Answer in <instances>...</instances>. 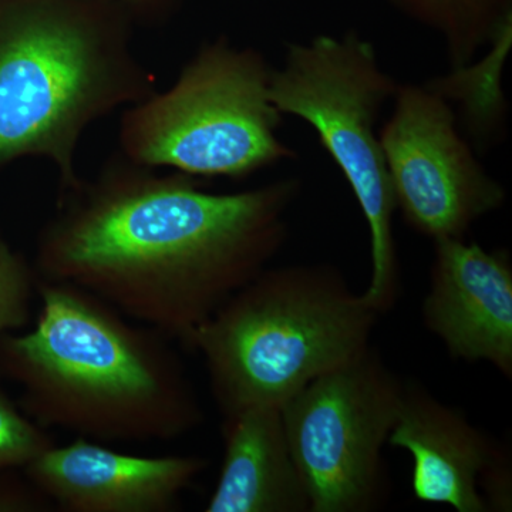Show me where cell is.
<instances>
[{
    "label": "cell",
    "instance_id": "1",
    "mask_svg": "<svg viewBox=\"0 0 512 512\" xmlns=\"http://www.w3.org/2000/svg\"><path fill=\"white\" fill-rule=\"evenodd\" d=\"M299 178L215 194L114 154L59 192L37 238L39 279L93 293L187 348L202 323L268 268L288 238Z\"/></svg>",
    "mask_w": 512,
    "mask_h": 512
},
{
    "label": "cell",
    "instance_id": "2",
    "mask_svg": "<svg viewBox=\"0 0 512 512\" xmlns=\"http://www.w3.org/2000/svg\"><path fill=\"white\" fill-rule=\"evenodd\" d=\"M37 296L35 326L0 340V373L36 424L97 443H150L204 423L170 339L74 285L37 279Z\"/></svg>",
    "mask_w": 512,
    "mask_h": 512
},
{
    "label": "cell",
    "instance_id": "3",
    "mask_svg": "<svg viewBox=\"0 0 512 512\" xmlns=\"http://www.w3.org/2000/svg\"><path fill=\"white\" fill-rule=\"evenodd\" d=\"M157 92L126 22L97 0H16L0 9V167L55 165L59 192L79 183L87 128Z\"/></svg>",
    "mask_w": 512,
    "mask_h": 512
},
{
    "label": "cell",
    "instance_id": "4",
    "mask_svg": "<svg viewBox=\"0 0 512 512\" xmlns=\"http://www.w3.org/2000/svg\"><path fill=\"white\" fill-rule=\"evenodd\" d=\"M380 316L336 266H268L202 323L187 348L204 359L225 417L284 406L370 346Z\"/></svg>",
    "mask_w": 512,
    "mask_h": 512
},
{
    "label": "cell",
    "instance_id": "5",
    "mask_svg": "<svg viewBox=\"0 0 512 512\" xmlns=\"http://www.w3.org/2000/svg\"><path fill=\"white\" fill-rule=\"evenodd\" d=\"M274 67L255 47L218 37L198 47L163 93L131 104L120 123V153L150 168L195 178L244 180L293 160L271 99Z\"/></svg>",
    "mask_w": 512,
    "mask_h": 512
},
{
    "label": "cell",
    "instance_id": "6",
    "mask_svg": "<svg viewBox=\"0 0 512 512\" xmlns=\"http://www.w3.org/2000/svg\"><path fill=\"white\" fill-rule=\"evenodd\" d=\"M399 84L383 69L373 43L356 32L289 43L271 80L276 109L312 127L363 212L372 272L362 296L380 315L397 301L400 271L397 211L377 124Z\"/></svg>",
    "mask_w": 512,
    "mask_h": 512
},
{
    "label": "cell",
    "instance_id": "7",
    "mask_svg": "<svg viewBox=\"0 0 512 512\" xmlns=\"http://www.w3.org/2000/svg\"><path fill=\"white\" fill-rule=\"evenodd\" d=\"M402 396L403 382L367 346L281 407L311 512H367L380 504L383 447Z\"/></svg>",
    "mask_w": 512,
    "mask_h": 512
},
{
    "label": "cell",
    "instance_id": "8",
    "mask_svg": "<svg viewBox=\"0 0 512 512\" xmlns=\"http://www.w3.org/2000/svg\"><path fill=\"white\" fill-rule=\"evenodd\" d=\"M379 130L396 211L433 241L466 238L507 192L461 136L453 101L436 82L400 83Z\"/></svg>",
    "mask_w": 512,
    "mask_h": 512
},
{
    "label": "cell",
    "instance_id": "9",
    "mask_svg": "<svg viewBox=\"0 0 512 512\" xmlns=\"http://www.w3.org/2000/svg\"><path fill=\"white\" fill-rule=\"evenodd\" d=\"M424 325L448 355L487 362L512 376V264L507 249L488 251L466 238L434 241Z\"/></svg>",
    "mask_w": 512,
    "mask_h": 512
},
{
    "label": "cell",
    "instance_id": "10",
    "mask_svg": "<svg viewBox=\"0 0 512 512\" xmlns=\"http://www.w3.org/2000/svg\"><path fill=\"white\" fill-rule=\"evenodd\" d=\"M207 466L201 456H131L76 437L22 471L62 511L167 512Z\"/></svg>",
    "mask_w": 512,
    "mask_h": 512
},
{
    "label": "cell",
    "instance_id": "11",
    "mask_svg": "<svg viewBox=\"0 0 512 512\" xmlns=\"http://www.w3.org/2000/svg\"><path fill=\"white\" fill-rule=\"evenodd\" d=\"M387 444L412 456L414 497L458 512H487L480 477L498 447L456 407L416 383H403Z\"/></svg>",
    "mask_w": 512,
    "mask_h": 512
},
{
    "label": "cell",
    "instance_id": "12",
    "mask_svg": "<svg viewBox=\"0 0 512 512\" xmlns=\"http://www.w3.org/2000/svg\"><path fill=\"white\" fill-rule=\"evenodd\" d=\"M224 460L207 512H311L281 407L222 417Z\"/></svg>",
    "mask_w": 512,
    "mask_h": 512
},
{
    "label": "cell",
    "instance_id": "13",
    "mask_svg": "<svg viewBox=\"0 0 512 512\" xmlns=\"http://www.w3.org/2000/svg\"><path fill=\"white\" fill-rule=\"evenodd\" d=\"M443 39L448 62L461 69L512 32V0H386Z\"/></svg>",
    "mask_w": 512,
    "mask_h": 512
},
{
    "label": "cell",
    "instance_id": "14",
    "mask_svg": "<svg viewBox=\"0 0 512 512\" xmlns=\"http://www.w3.org/2000/svg\"><path fill=\"white\" fill-rule=\"evenodd\" d=\"M37 279L35 266L0 234V340L29 325Z\"/></svg>",
    "mask_w": 512,
    "mask_h": 512
},
{
    "label": "cell",
    "instance_id": "15",
    "mask_svg": "<svg viewBox=\"0 0 512 512\" xmlns=\"http://www.w3.org/2000/svg\"><path fill=\"white\" fill-rule=\"evenodd\" d=\"M53 446L55 441L47 430L0 389V473L23 470Z\"/></svg>",
    "mask_w": 512,
    "mask_h": 512
},
{
    "label": "cell",
    "instance_id": "16",
    "mask_svg": "<svg viewBox=\"0 0 512 512\" xmlns=\"http://www.w3.org/2000/svg\"><path fill=\"white\" fill-rule=\"evenodd\" d=\"M9 470L0 473V512L52 511L55 505L30 483L25 473Z\"/></svg>",
    "mask_w": 512,
    "mask_h": 512
},
{
    "label": "cell",
    "instance_id": "17",
    "mask_svg": "<svg viewBox=\"0 0 512 512\" xmlns=\"http://www.w3.org/2000/svg\"><path fill=\"white\" fill-rule=\"evenodd\" d=\"M478 487L487 511H511V461L503 448H498L493 460L484 468Z\"/></svg>",
    "mask_w": 512,
    "mask_h": 512
},
{
    "label": "cell",
    "instance_id": "18",
    "mask_svg": "<svg viewBox=\"0 0 512 512\" xmlns=\"http://www.w3.org/2000/svg\"><path fill=\"white\" fill-rule=\"evenodd\" d=\"M117 2L126 3V5L144 6L150 5V3H156L158 0H117Z\"/></svg>",
    "mask_w": 512,
    "mask_h": 512
}]
</instances>
